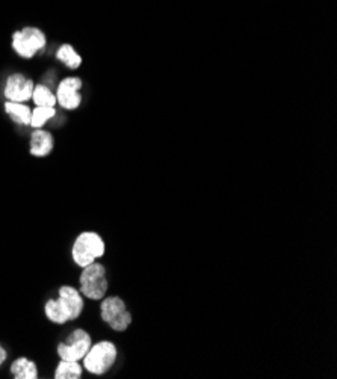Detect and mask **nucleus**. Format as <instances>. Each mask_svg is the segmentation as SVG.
Instances as JSON below:
<instances>
[{"label": "nucleus", "mask_w": 337, "mask_h": 379, "mask_svg": "<svg viewBox=\"0 0 337 379\" xmlns=\"http://www.w3.org/2000/svg\"><path fill=\"white\" fill-rule=\"evenodd\" d=\"M6 349L2 346V344H0V367H2V364L5 363V360H6Z\"/></svg>", "instance_id": "nucleus-18"}, {"label": "nucleus", "mask_w": 337, "mask_h": 379, "mask_svg": "<svg viewBox=\"0 0 337 379\" xmlns=\"http://www.w3.org/2000/svg\"><path fill=\"white\" fill-rule=\"evenodd\" d=\"M84 375V366L81 361L61 360L55 369V379H81Z\"/></svg>", "instance_id": "nucleus-13"}, {"label": "nucleus", "mask_w": 337, "mask_h": 379, "mask_svg": "<svg viewBox=\"0 0 337 379\" xmlns=\"http://www.w3.org/2000/svg\"><path fill=\"white\" fill-rule=\"evenodd\" d=\"M44 313H46V317L52 323H56V325H64V323L70 322L59 298L58 299H49L46 305H44Z\"/></svg>", "instance_id": "nucleus-14"}, {"label": "nucleus", "mask_w": 337, "mask_h": 379, "mask_svg": "<svg viewBox=\"0 0 337 379\" xmlns=\"http://www.w3.org/2000/svg\"><path fill=\"white\" fill-rule=\"evenodd\" d=\"M79 284H81V293L84 298L89 301H102L109 291L106 267L97 262L82 267Z\"/></svg>", "instance_id": "nucleus-3"}, {"label": "nucleus", "mask_w": 337, "mask_h": 379, "mask_svg": "<svg viewBox=\"0 0 337 379\" xmlns=\"http://www.w3.org/2000/svg\"><path fill=\"white\" fill-rule=\"evenodd\" d=\"M33 86H35V83H33L30 79H26V77L21 73L11 74L6 79L5 89H4L6 102L26 103L28 100L32 98Z\"/></svg>", "instance_id": "nucleus-8"}, {"label": "nucleus", "mask_w": 337, "mask_h": 379, "mask_svg": "<svg viewBox=\"0 0 337 379\" xmlns=\"http://www.w3.org/2000/svg\"><path fill=\"white\" fill-rule=\"evenodd\" d=\"M35 106H49L55 107L56 105V94L52 93V89L46 85H35L33 86L32 98Z\"/></svg>", "instance_id": "nucleus-16"}, {"label": "nucleus", "mask_w": 337, "mask_h": 379, "mask_svg": "<svg viewBox=\"0 0 337 379\" xmlns=\"http://www.w3.org/2000/svg\"><path fill=\"white\" fill-rule=\"evenodd\" d=\"M100 317L110 327L112 331H126L133 320L126 303L120 296H105L100 303Z\"/></svg>", "instance_id": "nucleus-4"}, {"label": "nucleus", "mask_w": 337, "mask_h": 379, "mask_svg": "<svg viewBox=\"0 0 337 379\" xmlns=\"http://www.w3.org/2000/svg\"><path fill=\"white\" fill-rule=\"evenodd\" d=\"M59 301L62 303L67 316H69V320L73 322L76 319L81 317L85 308V298L81 293V291H77L73 286H62L59 287Z\"/></svg>", "instance_id": "nucleus-9"}, {"label": "nucleus", "mask_w": 337, "mask_h": 379, "mask_svg": "<svg viewBox=\"0 0 337 379\" xmlns=\"http://www.w3.org/2000/svg\"><path fill=\"white\" fill-rule=\"evenodd\" d=\"M82 86H84L82 79H79V77H65L58 86L56 103L67 110L77 109L82 105V95H81Z\"/></svg>", "instance_id": "nucleus-7"}, {"label": "nucleus", "mask_w": 337, "mask_h": 379, "mask_svg": "<svg viewBox=\"0 0 337 379\" xmlns=\"http://www.w3.org/2000/svg\"><path fill=\"white\" fill-rule=\"evenodd\" d=\"M5 112L9 118L20 126H29L32 109L26 103H16V102H6L5 103Z\"/></svg>", "instance_id": "nucleus-12"}, {"label": "nucleus", "mask_w": 337, "mask_h": 379, "mask_svg": "<svg viewBox=\"0 0 337 379\" xmlns=\"http://www.w3.org/2000/svg\"><path fill=\"white\" fill-rule=\"evenodd\" d=\"M91 336L82 330L77 328L73 332H70V336L67 337L64 343H59L58 348H56V352H58V356L61 360L67 361H82L86 352L91 348Z\"/></svg>", "instance_id": "nucleus-6"}, {"label": "nucleus", "mask_w": 337, "mask_h": 379, "mask_svg": "<svg viewBox=\"0 0 337 379\" xmlns=\"http://www.w3.org/2000/svg\"><path fill=\"white\" fill-rule=\"evenodd\" d=\"M47 38L38 28L26 26L13 33V49L20 58L32 59L35 54L46 47Z\"/></svg>", "instance_id": "nucleus-5"}, {"label": "nucleus", "mask_w": 337, "mask_h": 379, "mask_svg": "<svg viewBox=\"0 0 337 379\" xmlns=\"http://www.w3.org/2000/svg\"><path fill=\"white\" fill-rule=\"evenodd\" d=\"M56 58L70 70H77L79 66L82 65V57L74 50L73 46H70V44H62L58 49V53H56Z\"/></svg>", "instance_id": "nucleus-15"}, {"label": "nucleus", "mask_w": 337, "mask_h": 379, "mask_svg": "<svg viewBox=\"0 0 337 379\" xmlns=\"http://www.w3.org/2000/svg\"><path fill=\"white\" fill-rule=\"evenodd\" d=\"M118 358L117 346L109 340H102L96 344H91V348L86 352L82 360L84 371L88 373L102 376L106 375Z\"/></svg>", "instance_id": "nucleus-2"}, {"label": "nucleus", "mask_w": 337, "mask_h": 379, "mask_svg": "<svg viewBox=\"0 0 337 379\" xmlns=\"http://www.w3.org/2000/svg\"><path fill=\"white\" fill-rule=\"evenodd\" d=\"M56 115L55 107L49 106H35V109H32V117H30V124L33 129H42L44 124L49 119H52Z\"/></svg>", "instance_id": "nucleus-17"}, {"label": "nucleus", "mask_w": 337, "mask_h": 379, "mask_svg": "<svg viewBox=\"0 0 337 379\" xmlns=\"http://www.w3.org/2000/svg\"><path fill=\"white\" fill-rule=\"evenodd\" d=\"M105 252H106V243L98 233L82 231L73 243L72 257L79 267H85L97 262L98 259H102Z\"/></svg>", "instance_id": "nucleus-1"}, {"label": "nucleus", "mask_w": 337, "mask_h": 379, "mask_svg": "<svg viewBox=\"0 0 337 379\" xmlns=\"http://www.w3.org/2000/svg\"><path fill=\"white\" fill-rule=\"evenodd\" d=\"M53 147L55 141L52 133L42 129H35V132L32 133L29 144L30 154L35 156V158H47V156L53 151Z\"/></svg>", "instance_id": "nucleus-10"}, {"label": "nucleus", "mask_w": 337, "mask_h": 379, "mask_svg": "<svg viewBox=\"0 0 337 379\" xmlns=\"http://www.w3.org/2000/svg\"><path fill=\"white\" fill-rule=\"evenodd\" d=\"M11 373L16 379H37L38 367L26 356H20L13 364H11Z\"/></svg>", "instance_id": "nucleus-11"}]
</instances>
